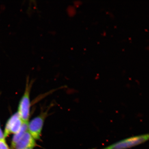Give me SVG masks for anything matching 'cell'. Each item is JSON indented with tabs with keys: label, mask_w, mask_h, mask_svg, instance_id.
Listing matches in <instances>:
<instances>
[{
	"label": "cell",
	"mask_w": 149,
	"mask_h": 149,
	"mask_svg": "<svg viewBox=\"0 0 149 149\" xmlns=\"http://www.w3.org/2000/svg\"><path fill=\"white\" fill-rule=\"evenodd\" d=\"M148 134L134 136L117 141L105 148L100 149H127L143 144L149 139ZM91 149H96L92 148Z\"/></svg>",
	"instance_id": "obj_1"
},
{
	"label": "cell",
	"mask_w": 149,
	"mask_h": 149,
	"mask_svg": "<svg viewBox=\"0 0 149 149\" xmlns=\"http://www.w3.org/2000/svg\"><path fill=\"white\" fill-rule=\"evenodd\" d=\"M0 149H10L5 139L0 140Z\"/></svg>",
	"instance_id": "obj_6"
},
{
	"label": "cell",
	"mask_w": 149,
	"mask_h": 149,
	"mask_svg": "<svg viewBox=\"0 0 149 149\" xmlns=\"http://www.w3.org/2000/svg\"><path fill=\"white\" fill-rule=\"evenodd\" d=\"M24 123L18 113L12 115L9 119L6 125L4 133L5 137L11 134L17 133L21 129Z\"/></svg>",
	"instance_id": "obj_4"
},
{
	"label": "cell",
	"mask_w": 149,
	"mask_h": 149,
	"mask_svg": "<svg viewBox=\"0 0 149 149\" xmlns=\"http://www.w3.org/2000/svg\"><path fill=\"white\" fill-rule=\"evenodd\" d=\"M31 85L27 83L25 92L20 100L18 113L24 123H28L30 113L31 102L30 100Z\"/></svg>",
	"instance_id": "obj_2"
},
{
	"label": "cell",
	"mask_w": 149,
	"mask_h": 149,
	"mask_svg": "<svg viewBox=\"0 0 149 149\" xmlns=\"http://www.w3.org/2000/svg\"><path fill=\"white\" fill-rule=\"evenodd\" d=\"M46 113H42L29 123L28 131L35 140L40 139Z\"/></svg>",
	"instance_id": "obj_3"
},
{
	"label": "cell",
	"mask_w": 149,
	"mask_h": 149,
	"mask_svg": "<svg viewBox=\"0 0 149 149\" xmlns=\"http://www.w3.org/2000/svg\"><path fill=\"white\" fill-rule=\"evenodd\" d=\"M36 146L35 139L27 130L12 148L13 149H33Z\"/></svg>",
	"instance_id": "obj_5"
},
{
	"label": "cell",
	"mask_w": 149,
	"mask_h": 149,
	"mask_svg": "<svg viewBox=\"0 0 149 149\" xmlns=\"http://www.w3.org/2000/svg\"><path fill=\"white\" fill-rule=\"evenodd\" d=\"M33 149L32 148H29V149Z\"/></svg>",
	"instance_id": "obj_8"
},
{
	"label": "cell",
	"mask_w": 149,
	"mask_h": 149,
	"mask_svg": "<svg viewBox=\"0 0 149 149\" xmlns=\"http://www.w3.org/2000/svg\"><path fill=\"white\" fill-rule=\"evenodd\" d=\"M5 138L4 133H3L2 130L0 128V140L5 139Z\"/></svg>",
	"instance_id": "obj_7"
}]
</instances>
